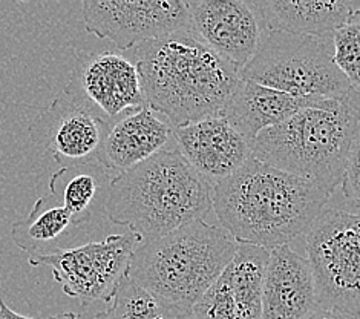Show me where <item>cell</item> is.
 <instances>
[{
  "label": "cell",
  "mask_w": 360,
  "mask_h": 319,
  "mask_svg": "<svg viewBox=\"0 0 360 319\" xmlns=\"http://www.w3.org/2000/svg\"><path fill=\"white\" fill-rule=\"evenodd\" d=\"M333 60L349 86L360 92V17L331 34Z\"/></svg>",
  "instance_id": "44dd1931"
},
{
  "label": "cell",
  "mask_w": 360,
  "mask_h": 319,
  "mask_svg": "<svg viewBox=\"0 0 360 319\" xmlns=\"http://www.w3.org/2000/svg\"><path fill=\"white\" fill-rule=\"evenodd\" d=\"M84 30L109 39L120 53L143 42L192 32L184 0H84Z\"/></svg>",
  "instance_id": "30bf717a"
},
{
  "label": "cell",
  "mask_w": 360,
  "mask_h": 319,
  "mask_svg": "<svg viewBox=\"0 0 360 319\" xmlns=\"http://www.w3.org/2000/svg\"><path fill=\"white\" fill-rule=\"evenodd\" d=\"M307 261L321 307L360 316V211H322L305 232Z\"/></svg>",
  "instance_id": "52a82bcc"
},
{
  "label": "cell",
  "mask_w": 360,
  "mask_h": 319,
  "mask_svg": "<svg viewBox=\"0 0 360 319\" xmlns=\"http://www.w3.org/2000/svg\"><path fill=\"white\" fill-rule=\"evenodd\" d=\"M191 315L195 319H235V299L231 293L230 272L227 269L219 275V278L212 284L207 292L200 298L192 310Z\"/></svg>",
  "instance_id": "7402d4cb"
},
{
  "label": "cell",
  "mask_w": 360,
  "mask_h": 319,
  "mask_svg": "<svg viewBox=\"0 0 360 319\" xmlns=\"http://www.w3.org/2000/svg\"><path fill=\"white\" fill-rule=\"evenodd\" d=\"M172 140L184 158L212 183L235 174L252 158V143L224 117L172 127Z\"/></svg>",
  "instance_id": "4fadbf2b"
},
{
  "label": "cell",
  "mask_w": 360,
  "mask_h": 319,
  "mask_svg": "<svg viewBox=\"0 0 360 319\" xmlns=\"http://www.w3.org/2000/svg\"><path fill=\"white\" fill-rule=\"evenodd\" d=\"M301 319H354V318H351L342 312H338V310L317 306L314 310H311L310 313H307Z\"/></svg>",
  "instance_id": "d4e9b609"
},
{
  "label": "cell",
  "mask_w": 360,
  "mask_h": 319,
  "mask_svg": "<svg viewBox=\"0 0 360 319\" xmlns=\"http://www.w3.org/2000/svg\"><path fill=\"white\" fill-rule=\"evenodd\" d=\"M239 77L295 97L333 99L351 89L333 60L331 34L327 37L267 31Z\"/></svg>",
  "instance_id": "8992f818"
},
{
  "label": "cell",
  "mask_w": 360,
  "mask_h": 319,
  "mask_svg": "<svg viewBox=\"0 0 360 319\" xmlns=\"http://www.w3.org/2000/svg\"><path fill=\"white\" fill-rule=\"evenodd\" d=\"M236 244L226 229L196 220L139 244L127 277L162 303L191 313L233 260Z\"/></svg>",
  "instance_id": "5b68a950"
},
{
  "label": "cell",
  "mask_w": 360,
  "mask_h": 319,
  "mask_svg": "<svg viewBox=\"0 0 360 319\" xmlns=\"http://www.w3.org/2000/svg\"><path fill=\"white\" fill-rule=\"evenodd\" d=\"M172 143V126L149 106L136 109L110 127L105 155L108 172L131 169Z\"/></svg>",
  "instance_id": "e0dca14e"
},
{
  "label": "cell",
  "mask_w": 360,
  "mask_h": 319,
  "mask_svg": "<svg viewBox=\"0 0 360 319\" xmlns=\"http://www.w3.org/2000/svg\"><path fill=\"white\" fill-rule=\"evenodd\" d=\"M98 189L100 183L94 174H75L65 183L62 189L63 206L74 215L77 226L91 220V204Z\"/></svg>",
  "instance_id": "603a6c76"
},
{
  "label": "cell",
  "mask_w": 360,
  "mask_h": 319,
  "mask_svg": "<svg viewBox=\"0 0 360 319\" xmlns=\"http://www.w3.org/2000/svg\"><path fill=\"white\" fill-rule=\"evenodd\" d=\"M356 319H360V316H357V318H356Z\"/></svg>",
  "instance_id": "f546056e"
},
{
  "label": "cell",
  "mask_w": 360,
  "mask_h": 319,
  "mask_svg": "<svg viewBox=\"0 0 360 319\" xmlns=\"http://www.w3.org/2000/svg\"><path fill=\"white\" fill-rule=\"evenodd\" d=\"M49 319H80V316L74 312H65V313H58V315L51 316Z\"/></svg>",
  "instance_id": "83f0119b"
},
{
  "label": "cell",
  "mask_w": 360,
  "mask_h": 319,
  "mask_svg": "<svg viewBox=\"0 0 360 319\" xmlns=\"http://www.w3.org/2000/svg\"><path fill=\"white\" fill-rule=\"evenodd\" d=\"M70 227H79L74 215L63 204L49 206L46 198L41 196L34 203L28 217L13 224L11 238L30 256L49 255V247H54L57 252L58 239Z\"/></svg>",
  "instance_id": "ac0fdd59"
},
{
  "label": "cell",
  "mask_w": 360,
  "mask_h": 319,
  "mask_svg": "<svg viewBox=\"0 0 360 319\" xmlns=\"http://www.w3.org/2000/svg\"><path fill=\"white\" fill-rule=\"evenodd\" d=\"M316 284L307 258L288 244L273 249L262 287V319H301L314 310Z\"/></svg>",
  "instance_id": "5bb4252c"
},
{
  "label": "cell",
  "mask_w": 360,
  "mask_h": 319,
  "mask_svg": "<svg viewBox=\"0 0 360 319\" xmlns=\"http://www.w3.org/2000/svg\"><path fill=\"white\" fill-rule=\"evenodd\" d=\"M140 241L131 232L108 235L103 241L80 247H66L49 255L30 256L31 265H45L68 296L83 306L94 301L110 303L112 293L127 273Z\"/></svg>",
  "instance_id": "9c48e42d"
},
{
  "label": "cell",
  "mask_w": 360,
  "mask_h": 319,
  "mask_svg": "<svg viewBox=\"0 0 360 319\" xmlns=\"http://www.w3.org/2000/svg\"><path fill=\"white\" fill-rule=\"evenodd\" d=\"M28 132L31 140L62 169L108 170L105 146L110 125L98 108L68 85L48 108L39 112Z\"/></svg>",
  "instance_id": "ba28073f"
},
{
  "label": "cell",
  "mask_w": 360,
  "mask_h": 319,
  "mask_svg": "<svg viewBox=\"0 0 360 319\" xmlns=\"http://www.w3.org/2000/svg\"><path fill=\"white\" fill-rule=\"evenodd\" d=\"M105 209L110 223L127 227L140 244L148 243L207 217L213 211L212 181L172 140L150 158L110 178Z\"/></svg>",
  "instance_id": "3957f363"
},
{
  "label": "cell",
  "mask_w": 360,
  "mask_h": 319,
  "mask_svg": "<svg viewBox=\"0 0 360 319\" xmlns=\"http://www.w3.org/2000/svg\"><path fill=\"white\" fill-rule=\"evenodd\" d=\"M331 200L311 181L258 158L212 183L213 212L236 243L273 249L304 235Z\"/></svg>",
  "instance_id": "7a4b0ae2"
},
{
  "label": "cell",
  "mask_w": 360,
  "mask_h": 319,
  "mask_svg": "<svg viewBox=\"0 0 360 319\" xmlns=\"http://www.w3.org/2000/svg\"><path fill=\"white\" fill-rule=\"evenodd\" d=\"M340 187L349 208L360 211V123L356 129L353 142H351L345 174Z\"/></svg>",
  "instance_id": "cb8c5ba5"
},
{
  "label": "cell",
  "mask_w": 360,
  "mask_h": 319,
  "mask_svg": "<svg viewBox=\"0 0 360 319\" xmlns=\"http://www.w3.org/2000/svg\"><path fill=\"white\" fill-rule=\"evenodd\" d=\"M123 54L136 66L146 105L172 127L222 117L241 83V70L192 32L143 42Z\"/></svg>",
  "instance_id": "6da1fadb"
},
{
  "label": "cell",
  "mask_w": 360,
  "mask_h": 319,
  "mask_svg": "<svg viewBox=\"0 0 360 319\" xmlns=\"http://www.w3.org/2000/svg\"><path fill=\"white\" fill-rule=\"evenodd\" d=\"M167 306L126 273L117 284L110 306L98 312L96 319H155Z\"/></svg>",
  "instance_id": "ffe728a7"
},
{
  "label": "cell",
  "mask_w": 360,
  "mask_h": 319,
  "mask_svg": "<svg viewBox=\"0 0 360 319\" xmlns=\"http://www.w3.org/2000/svg\"><path fill=\"white\" fill-rule=\"evenodd\" d=\"M74 54L77 65L68 86L108 117L148 106L136 66L123 53H83L77 49Z\"/></svg>",
  "instance_id": "7c38bea8"
},
{
  "label": "cell",
  "mask_w": 360,
  "mask_h": 319,
  "mask_svg": "<svg viewBox=\"0 0 360 319\" xmlns=\"http://www.w3.org/2000/svg\"><path fill=\"white\" fill-rule=\"evenodd\" d=\"M269 256V250L262 247L236 244L235 256L229 264L235 319H262V287Z\"/></svg>",
  "instance_id": "d6986e66"
},
{
  "label": "cell",
  "mask_w": 360,
  "mask_h": 319,
  "mask_svg": "<svg viewBox=\"0 0 360 319\" xmlns=\"http://www.w3.org/2000/svg\"><path fill=\"white\" fill-rule=\"evenodd\" d=\"M0 319H39V318H31V316H23L20 313L14 312L10 307L5 304V301L0 298Z\"/></svg>",
  "instance_id": "4316f807"
},
{
  "label": "cell",
  "mask_w": 360,
  "mask_h": 319,
  "mask_svg": "<svg viewBox=\"0 0 360 319\" xmlns=\"http://www.w3.org/2000/svg\"><path fill=\"white\" fill-rule=\"evenodd\" d=\"M191 313L184 312L181 308H176L174 306H167L155 319H187Z\"/></svg>",
  "instance_id": "484cf974"
},
{
  "label": "cell",
  "mask_w": 360,
  "mask_h": 319,
  "mask_svg": "<svg viewBox=\"0 0 360 319\" xmlns=\"http://www.w3.org/2000/svg\"><path fill=\"white\" fill-rule=\"evenodd\" d=\"M267 31L327 36L360 17V4L348 0H256L250 2Z\"/></svg>",
  "instance_id": "9a60e30c"
},
{
  "label": "cell",
  "mask_w": 360,
  "mask_h": 319,
  "mask_svg": "<svg viewBox=\"0 0 360 319\" xmlns=\"http://www.w3.org/2000/svg\"><path fill=\"white\" fill-rule=\"evenodd\" d=\"M327 99L295 97L258 83L241 80L224 111L227 122L250 143L265 129L285 122L301 109L321 106Z\"/></svg>",
  "instance_id": "2e32d148"
},
{
  "label": "cell",
  "mask_w": 360,
  "mask_h": 319,
  "mask_svg": "<svg viewBox=\"0 0 360 319\" xmlns=\"http://www.w3.org/2000/svg\"><path fill=\"white\" fill-rule=\"evenodd\" d=\"M187 10L193 36L239 70L258 53L267 32L250 2L191 0Z\"/></svg>",
  "instance_id": "8fae6325"
},
{
  "label": "cell",
  "mask_w": 360,
  "mask_h": 319,
  "mask_svg": "<svg viewBox=\"0 0 360 319\" xmlns=\"http://www.w3.org/2000/svg\"><path fill=\"white\" fill-rule=\"evenodd\" d=\"M359 123L360 92L351 88L265 129L253 140L252 155L333 195L342 186Z\"/></svg>",
  "instance_id": "277c9868"
},
{
  "label": "cell",
  "mask_w": 360,
  "mask_h": 319,
  "mask_svg": "<svg viewBox=\"0 0 360 319\" xmlns=\"http://www.w3.org/2000/svg\"><path fill=\"white\" fill-rule=\"evenodd\" d=\"M187 319H195V318H193L192 315H188V316H187Z\"/></svg>",
  "instance_id": "f1b7e54d"
}]
</instances>
